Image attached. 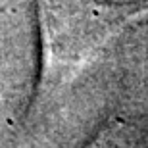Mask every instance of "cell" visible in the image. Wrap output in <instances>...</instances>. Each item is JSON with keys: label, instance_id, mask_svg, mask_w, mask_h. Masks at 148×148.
I'll use <instances>...</instances> for the list:
<instances>
[{"label": "cell", "instance_id": "cell-1", "mask_svg": "<svg viewBox=\"0 0 148 148\" xmlns=\"http://www.w3.org/2000/svg\"><path fill=\"white\" fill-rule=\"evenodd\" d=\"M40 73L33 104L71 83L115 35L148 16V0H37Z\"/></svg>", "mask_w": 148, "mask_h": 148}]
</instances>
